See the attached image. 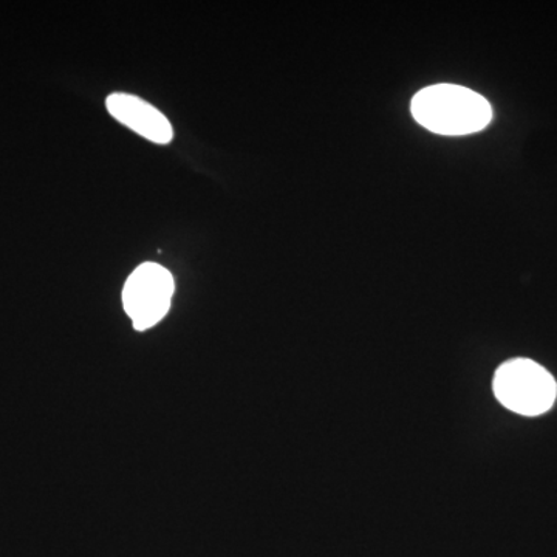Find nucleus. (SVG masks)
I'll use <instances>...</instances> for the list:
<instances>
[{"instance_id":"2","label":"nucleus","mask_w":557,"mask_h":557,"mask_svg":"<svg viewBox=\"0 0 557 557\" xmlns=\"http://www.w3.org/2000/svg\"><path fill=\"white\" fill-rule=\"evenodd\" d=\"M494 395L519 416L537 417L555 405L557 384L552 373L533 359L516 358L497 369Z\"/></svg>"},{"instance_id":"1","label":"nucleus","mask_w":557,"mask_h":557,"mask_svg":"<svg viewBox=\"0 0 557 557\" xmlns=\"http://www.w3.org/2000/svg\"><path fill=\"white\" fill-rule=\"evenodd\" d=\"M410 110L418 124L449 137L475 134L493 120L486 98L456 84H437L418 91Z\"/></svg>"},{"instance_id":"4","label":"nucleus","mask_w":557,"mask_h":557,"mask_svg":"<svg viewBox=\"0 0 557 557\" xmlns=\"http://www.w3.org/2000/svg\"><path fill=\"white\" fill-rule=\"evenodd\" d=\"M110 115L135 134L157 145H168L174 138L172 124L159 109L129 94H112L106 100Z\"/></svg>"},{"instance_id":"3","label":"nucleus","mask_w":557,"mask_h":557,"mask_svg":"<svg viewBox=\"0 0 557 557\" xmlns=\"http://www.w3.org/2000/svg\"><path fill=\"white\" fill-rule=\"evenodd\" d=\"M174 278L159 263L148 262L135 269L123 288V306L134 327L143 332L159 324L171 309Z\"/></svg>"}]
</instances>
